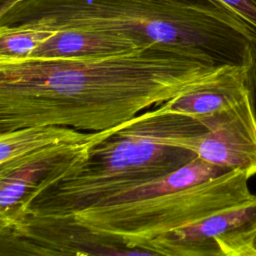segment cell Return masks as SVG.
<instances>
[{"label": "cell", "instance_id": "obj_13", "mask_svg": "<svg viewBox=\"0 0 256 256\" xmlns=\"http://www.w3.org/2000/svg\"><path fill=\"white\" fill-rule=\"evenodd\" d=\"M0 256H66L9 229H0Z\"/></svg>", "mask_w": 256, "mask_h": 256}, {"label": "cell", "instance_id": "obj_11", "mask_svg": "<svg viewBox=\"0 0 256 256\" xmlns=\"http://www.w3.org/2000/svg\"><path fill=\"white\" fill-rule=\"evenodd\" d=\"M93 134L58 125L29 126L0 133V166L47 147L86 140Z\"/></svg>", "mask_w": 256, "mask_h": 256}, {"label": "cell", "instance_id": "obj_16", "mask_svg": "<svg viewBox=\"0 0 256 256\" xmlns=\"http://www.w3.org/2000/svg\"><path fill=\"white\" fill-rule=\"evenodd\" d=\"M215 241L226 256H256V250L245 243L225 236L217 237Z\"/></svg>", "mask_w": 256, "mask_h": 256}, {"label": "cell", "instance_id": "obj_1", "mask_svg": "<svg viewBox=\"0 0 256 256\" xmlns=\"http://www.w3.org/2000/svg\"><path fill=\"white\" fill-rule=\"evenodd\" d=\"M218 64L201 50L162 44L99 60L0 63V133L38 125L107 130L177 96Z\"/></svg>", "mask_w": 256, "mask_h": 256}, {"label": "cell", "instance_id": "obj_5", "mask_svg": "<svg viewBox=\"0 0 256 256\" xmlns=\"http://www.w3.org/2000/svg\"><path fill=\"white\" fill-rule=\"evenodd\" d=\"M204 126L199 134L174 140L171 146L188 149L200 159L256 175V120L248 95L236 105L197 118Z\"/></svg>", "mask_w": 256, "mask_h": 256}, {"label": "cell", "instance_id": "obj_6", "mask_svg": "<svg viewBox=\"0 0 256 256\" xmlns=\"http://www.w3.org/2000/svg\"><path fill=\"white\" fill-rule=\"evenodd\" d=\"M123 124L94 132L86 140L47 147L0 166V220L11 215L25 197L59 172L84 160L93 147L117 132Z\"/></svg>", "mask_w": 256, "mask_h": 256}, {"label": "cell", "instance_id": "obj_14", "mask_svg": "<svg viewBox=\"0 0 256 256\" xmlns=\"http://www.w3.org/2000/svg\"><path fill=\"white\" fill-rule=\"evenodd\" d=\"M186 6H218L245 23L256 34V0H166Z\"/></svg>", "mask_w": 256, "mask_h": 256}, {"label": "cell", "instance_id": "obj_2", "mask_svg": "<svg viewBox=\"0 0 256 256\" xmlns=\"http://www.w3.org/2000/svg\"><path fill=\"white\" fill-rule=\"evenodd\" d=\"M0 26L80 28L125 35L145 47L193 48L217 63H240L256 34L228 11L166 0H0Z\"/></svg>", "mask_w": 256, "mask_h": 256}, {"label": "cell", "instance_id": "obj_10", "mask_svg": "<svg viewBox=\"0 0 256 256\" xmlns=\"http://www.w3.org/2000/svg\"><path fill=\"white\" fill-rule=\"evenodd\" d=\"M139 41L116 33L63 28L40 44L28 59L99 60L133 54L145 49Z\"/></svg>", "mask_w": 256, "mask_h": 256}, {"label": "cell", "instance_id": "obj_7", "mask_svg": "<svg viewBox=\"0 0 256 256\" xmlns=\"http://www.w3.org/2000/svg\"><path fill=\"white\" fill-rule=\"evenodd\" d=\"M2 228L12 229L66 256H163L145 248L129 247L64 218L23 216L0 226Z\"/></svg>", "mask_w": 256, "mask_h": 256}, {"label": "cell", "instance_id": "obj_8", "mask_svg": "<svg viewBox=\"0 0 256 256\" xmlns=\"http://www.w3.org/2000/svg\"><path fill=\"white\" fill-rule=\"evenodd\" d=\"M256 227V199L150 239L138 247L163 256H226L217 237Z\"/></svg>", "mask_w": 256, "mask_h": 256}, {"label": "cell", "instance_id": "obj_17", "mask_svg": "<svg viewBox=\"0 0 256 256\" xmlns=\"http://www.w3.org/2000/svg\"><path fill=\"white\" fill-rule=\"evenodd\" d=\"M224 236L228 237V238H231L233 240L245 243L248 246H250L251 248H253L254 250H256V227L254 229H252L251 231L246 232V233H242V234H240V233H231V234H227V235H224Z\"/></svg>", "mask_w": 256, "mask_h": 256}, {"label": "cell", "instance_id": "obj_12", "mask_svg": "<svg viewBox=\"0 0 256 256\" xmlns=\"http://www.w3.org/2000/svg\"><path fill=\"white\" fill-rule=\"evenodd\" d=\"M54 34V30L24 26H0V63L28 59L40 44Z\"/></svg>", "mask_w": 256, "mask_h": 256}, {"label": "cell", "instance_id": "obj_15", "mask_svg": "<svg viewBox=\"0 0 256 256\" xmlns=\"http://www.w3.org/2000/svg\"><path fill=\"white\" fill-rule=\"evenodd\" d=\"M242 59L248 65L247 86L249 90V96L253 107L254 117L256 120V49L252 45L248 44L243 52Z\"/></svg>", "mask_w": 256, "mask_h": 256}, {"label": "cell", "instance_id": "obj_4", "mask_svg": "<svg viewBox=\"0 0 256 256\" xmlns=\"http://www.w3.org/2000/svg\"><path fill=\"white\" fill-rule=\"evenodd\" d=\"M248 175L199 157L162 177L150 195L100 202L64 218L129 247L256 199Z\"/></svg>", "mask_w": 256, "mask_h": 256}, {"label": "cell", "instance_id": "obj_9", "mask_svg": "<svg viewBox=\"0 0 256 256\" xmlns=\"http://www.w3.org/2000/svg\"><path fill=\"white\" fill-rule=\"evenodd\" d=\"M247 75L248 65L243 59L240 63L218 64L211 73L158 107L193 118L228 109L248 95Z\"/></svg>", "mask_w": 256, "mask_h": 256}, {"label": "cell", "instance_id": "obj_3", "mask_svg": "<svg viewBox=\"0 0 256 256\" xmlns=\"http://www.w3.org/2000/svg\"><path fill=\"white\" fill-rule=\"evenodd\" d=\"M203 129L197 118L159 107L140 113L93 147L84 160L24 198L11 215L0 220V226L23 216H70L171 174L196 157L171 143Z\"/></svg>", "mask_w": 256, "mask_h": 256}]
</instances>
